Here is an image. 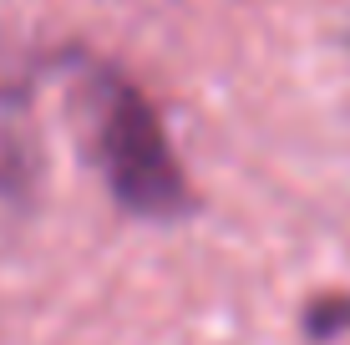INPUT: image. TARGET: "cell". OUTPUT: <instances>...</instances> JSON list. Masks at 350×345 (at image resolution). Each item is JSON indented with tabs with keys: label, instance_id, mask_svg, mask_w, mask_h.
Instances as JSON below:
<instances>
[{
	"label": "cell",
	"instance_id": "cell-2",
	"mask_svg": "<svg viewBox=\"0 0 350 345\" xmlns=\"http://www.w3.org/2000/svg\"><path fill=\"white\" fill-rule=\"evenodd\" d=\"M51 56L0 36V219L26 213L46 178V148L36 127V87Z\"/></svg>",
	"mask_w": 350,
	"mask_h": 345
},
{
	"label": "cell",
	"instance_id": "cell-1",
	"mask_svg": "<svg viewBox=\"0 0 350 345\" xmlns=\"http://www.w3.org/2000/svg\"><path fill=\"white\" fill-rule=\"evenodd\" d=\"M51 71H62L66 81L81 152L102 173L112 204L127 219L183 223L203 208L173 152L158 102L122 66L87 51V46H62V51H51Z\"/></svg>",
	"mask_w": 350,
	"mask_h": 345
},
{
	"label": "cell",
	"instance_id": "cell-3",
	"mask_svg": "<svg viewBox=\"0 0 350 345\" xmlns=\"http://www.w3.org/2000/svg\"><path fill=\"white\" fill-rule=\"evenodd\" d=\"M299 325H305V340H315V345L340 340L350 330V294H320V300L305 310Z\"/></svg>",
	"mask_w": 350,
	"mask_h": 345
}]
</instances>
